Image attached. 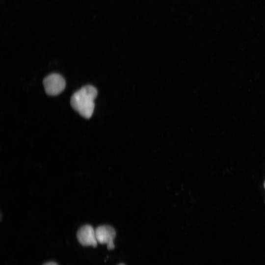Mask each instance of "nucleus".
<instances>
[{"instance_id":"nucleus-1","label":"nucleus","mask_w":265,"mask_h":265,"mask_svg":"<svg viewBox=\"0 0 265 265\" xmlns=\"http://www.w3.org/2000/svg\"><path fill=\"white\" fill-rule=\"evenodd\" d=\"M97 90L92 85H86L77 91L72 96L70 104L73 108L85 118H90L93 113L94 100Z\"/></svg>"},{"instance_id":"nucleus-2","label":"nucleus","mask_w":265,"mask_h":265,"mask_svg":"<svg viewBox=\"0 0 265 265\" xmlns=\"http://www.w3.org/2000/svg\"><path fill=\"white\" fill-rule=\"evenodd\" d=\"M43 84L48 95L56 96L64 90L66 82L64 79L59 74H52L44 79Z\"/></svg>"},{"instance_id":"nucleus-3","label":"nucleus","mask_w":265,"mask_h":265,"mask_svg":"<svg viewBox=\"0 0 265 265\" xmlns=\"http://www.w3.org/2000/svg\"><path fill=\"white\" fill-rule=\"evenodd\" d=\"M96 237L98 242L106 244L108 250L114 248L113 240L116 237V232L113 227L109 225H102L95 229Z\"/></svg>"},{"instance_id":"nucleus-4","label":"nucleus","mask_w":265,"mask_h":265,"mask_svg":"<svg viewBox=\"0 0 265 265\" xmlns=\"http://www.w3.org/2000/svg\"><path fill=\"white\" fill-rule=\"evenodd\" d=\"M77 238L79 242L83 246L97 245L95 230L90 225H84L81 227L77 233Z\"/></svg>"},{"instance_id":"nucleus-5","label":"nucleus","mask_w":265,"mask_h":265,"mask_svg":"<svg viewBox=\"0 0 265 265\" xmlns=\"http://www.w3.org/2000/svg\"><path fill=\"white\" fill-rule=\"evenodd\" d=\"M44 265H58L56 263L54 262H48L45 264Z\"/></svg>"},{"instance_id":"nucleus-6","label":"nucleus","mask_w":265,"mask_h":265,"mask_svg":"<svg viewBox=\"0 0 265 265\" xmlns=\"http://www.w3.org/2000/svg\"><path fill=\"white\" fill-rule=\"evenodd\" d=\"M118 265H125L124 264H119Z\"/></svg>"},{"instance_id":"nucleus-7","label":"nucleus","mask_w":265,"mask_h":265,"mask_svg":"<svg viewBox=\"0 0 265 265\" xmlns=\"http://www.w3.org/2000/svg\"></svg>"}]
</instances>
